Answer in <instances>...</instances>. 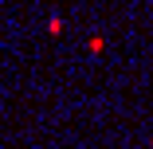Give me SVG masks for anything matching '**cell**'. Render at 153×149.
<instances>
[{
  "mask_svg": "<svg viewBox=\"0 0 153 149\" xmlns=\"http://www.w3.org/2000/svg\"><path fill=\"white\" fill-rule=\"evenodd\" d=\"M86 47L98 55V51H106V39H102V36H90V43H86Z\"/></svg>",
  "mask_w": 153,
  "mask_h": 149,
  "instance_id": "cell-2",
  "label": "cell"
},
{
  "mask_svg": "<svg viewBox=\"0 0 153 149\" xmlns=\"http://www.w3.org/2000/svg\"><path fill=\"white\" fill-rule=\"evenodd\" d=\"M47 32H51V36L63 32V16H51V20H47Z\"/></svg>",
  "mask_w": 153,
  "mask_h": 149,
  "instance_id": "cell-1",
  "label": "cell"
}]
</instances>
